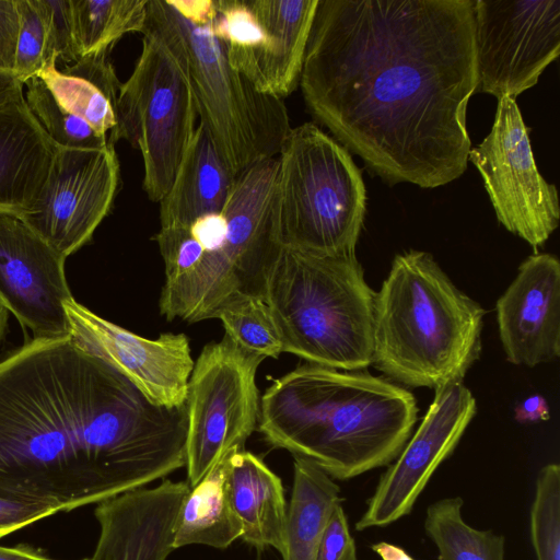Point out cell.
Here are the masks:
<instances>
[{
	"mask_svg": "<svg viewBox=\"0 0 560 560\" xmlns=\"http://www.w3.org/2000/svg\"><path fill=\"white\" fill-rule=\"evenodd\" d=\"M371 548L382 560H416L402 548L386 541L373 544Z\"/></svg>",
	"mask_w": 560,
	"mask_h": 560,
	"instance_id": "cell-39",
	"label": "cell"
},
{
	"mask_svg": "<svg viewBox=\"0 0 560 560\" xmlns=\"http://www.w3.org/2000/svg\"><path fill=\"white\" fill-rule=\"evenodd\" d=\"M417 416L412 393L388 378L306 363L266 389L258 430L271 446L348 480L393 463Z\"/></svg>",
	"mask_w": 560,
	"mask_h": 560,
	"instance_id": "cell-3",
	"label": "cell"
},
{
	"mask_svg": "<svg viewBox=\"0 0 560 560\" xmlns=\"http://www.w3.org/2000/svg\"><path fill=\"white\" fill-rule=\"evenodd\" d=\"M293 457V487L281 557L282 560H316L326 524L342 501L340 488L312 462Z\"/></svg>",
	"mask_w": 560,
	"mask_h": 560,
	"instance_id": "cell-24",
	"label": "cell"
},
{
	"mask_svg": "<svg viewBox=\"0 0 560 560\" xmlns=\"http://www.w3.org/2000/svg\"><path fill=\"white\" fill-rule=\"evenodd\" d=\"M476 93L512 97L560 52V0H474Z\"/></svg>",
	"mask_w": 560,
	"mask_h": 560,
	"instance_id": "cell-12",
	"label": "cell"
},
{
	"mask_svg": "<svg viewBox=\"0 0 560 560\" xmlns=\"http://www.w3.org/2000/svg\"><path fill=\"white\" fill-rule=\"evenodd\" d=\"M485 314L430 253L398 254L375 293L372 364L410 387L462 382L480 357Z\"/></svg>",
	"mask_w": 560,
	"mask_h": 560,
	"instance_id": "cell-4",
	"label": "cell"
},
{
	"mask_svg": "<svg viewBox=\"0 0 560 560\" xmlns=\"http://www.w3.org/2000/svg\"><path fill=\"white\" fill-rule=\"evenodd\" d=\"M314 118L389 184L464 174L474 0H318L300 82Z\"/></svg>",
	"mask_w": 560,
	"mask_h": 560,
	"instance_id": "cell-1",
	"label": "cell"
},
{
	"mask_svg": "<svg viewBox=\"0 0 560 560\" xmlns=\"http://www.w3.org/2000/svg\"><path fill=\"white\" fill-rule=\"evenodd\" d=\"M468 160L483 179L498 221L535 249L542 245L559 225L558 192L537 170L515 98L498 100L491 131Z\"/></svg>",
	"mask_w": 560,
	"mask_h": 560,
	"instance_id": "cell-11",
	"label": "cell"
},
{
	"mask_svg": "<svg viewBox=\"0 0 560 560\" xmlns=\"http://www.w3.org/2000/svg\"><path fill=\"white\" fill-rule=\"evenodd\" d=\"M108 56L109 51L81 57L61 69L51 61L37 75L65 110L107 138L117 125L121 85Z\"/></svg>",
	"mask_w": 560,
	"mask_h": 560,
	"instance_id": "cell-23",
	"label": "cell"
},
{
	"mask_svg": "<svg viewBox=\"0 0 560 560\" xmlns=\"http://www.w3.org/2000/svg\"><path fill=\"white\" fill-rule=\"evenodd\" d=\"M262 361L224 334L200 352L188 381L187 483L198 485L228 455L244 450L258 425L256 372Z\"/></svg>",
	"mask_w": 560,
	"mask_h": 560,
	"instance_id": "cell-9",
	"label": "cell"
},
{
	"mask_svg": "<svg viewBox=\"0 0 560 560\" xmlns=\"http://www.w3.org/2000/svg\"><path fill=\"white\" fill-rule=\"evenodd\" d=\"M20 31L13 73L25 84L46 63V34L35 0H16Z\"/></svg>",
	"mask_w": 560,
	"mask_h": 560,
	"instance_id": "cell-31",
	"label": "cell"
},
{
	"mask_svg": "<svg viewBox=\"0 0 560 560\" xmlns=\"http://www.w3.org/2000/svg\"><path fill=\"white\" fill-rule=\"evenodd\" d=\"M0 560H52L35 550L21 547L0 546Z\"/></svg>",
	"mask_w": 560,
	"mask_h": 560,
	"instance_id": "cell-38",
	"label": "cell"
},
{
	"mask_svg": "<svg viewBox=\"0 0 560 560\" xmlns=\"http://www.w3.org/2000/svg\"><path fill=\"white\" fill-rule=\"evenodd\" d=\"M19 31L16 0H0V71L14 70Z\"/></svg>",
	"mask_w": 560,
	"mask_h": 560,
	"instance_id": "cell-35",
	"label": "cell"
},
{
	"mask_svg": "<svg viewBox=\"0 0 560 560\" xmlns=\"http://www.w3.org/2000/svg\"><path fill=\"white\" fill-rule=\"evenodd\" d=\"M148 18L178 45L189 75L199 121L236 177L276 158L291 130L283 100L264 94L229 62L211 21L183 15L170 0H149Z\"/></svg>",
	"mask_w": 560,
	"mask_h": 560,
	"instance_id": "cell-7",
	"label": "cell"
},
{
	"mask_svg": "<svg viewBox=\"0 0 560 560\" xmlns=\"http://www.w3.org/2000/svg\"><path fill=\"white\" fill-rule=\"evenodd\" d=\"M375 293L355 254L322 256L280 246L265 287L283 352L342 371L372 364Z\"/></svg>",
	"mask_w": 560,
	"mask_h": 560,
	"instance_id": "cell-5",
	"label": "cell"
},
{
	"mask_svg": "<svg viewBox=\"0 0 560 560\" xmlns=\"http://www.w3.org/2000/svg\"><path fill=\"white\" fill-rule=\"evenodd\" d=\"M229 491L242 525L241 539L264 550H284L287 501L281 479L259 458L245 450L232 454Z\"/></svg>",
	"mask_w": 560,
	"mask_h": 560,
	"instance_id": "cell-22",
	"label": "cell"
},
{
	"mask_svg": "<svg viewBox=\"0 0 560 560\" xmlns=\"http://www.w3.org/2000/svg\"><path fill=\"white\" fill-rule=\"evenodd\" d=\"M57 512L45 503L0 497V538Z\"/></svg>",
	"mask_w": 560,
	"mask_h": 560,
	"instance_id": "cell-34",
	"label": "cell"
},
{
	"mask_svg": "<svg viewBox=\"0 0 560 560\" xmlns=\"http://www.w3.org/2000/svg\"><path fill=\"white\" fill-rule=\"evenodd\" d=\"M9 312L0 304V342L7 330Z\"/></svg>",
	"mask_w": 560,
	"mask_h": 560,
	"instance_id": "cell-40",
	"label": "cell"
},
{
	"mask_svg": "<svg viewBox=\"0 0 560 560\" xmlns=\"http://www.w3.org/2000/svg\"><path fill=\"white\" fill-rule=\"evenodd\" d=\"M65 261L20 218L0 212V304L34 340L71 336L65 303L73 296Z\"/></svg>",
	"mask_w": 560,
	"mask_h": 560,
	"instance_id": "cell-16",
	"label": "cell"
},
{
	"mask_svg": "<svg viewBox=\"0 0 560 560\" xmlns=\"http://www.w3.org/2000/svg\"><path fill=\"white\" fill-rule=\"evenodd\" d=\"M83 560H88V558H86V559H83Z\"/></svg>",
	"mask_w": 560,
	"mask_h": 560,
	"instance_id": "cell-41",
	"label": "cell"
},
{
	"mask_svg": "<svg viewBox=\"0 0 560 560\" xmlns=\"http://www.w3.org/2000/svg\"><path fill=\"white\" fill-rule=\"evenodd\" d=\"M463 499H441L427 509L424 529L439 560H504V536L468 525L462 515Z\"/></svg>",
	"mask_w": 560,
	"mask_h": 560,
	"instance_id": "cell-27",
	"label": "cell"
},
{
	"mask_svg": "<svg viewBox=\"0 0 560 560\" xmlns=\"http://www.w3.org/2000/svg\"><path fill=\"white\" fill-rule=\"evenodd\" d=\"M211 21L230 65L280 98L299 84L318 0H213Z\"/></svg>",
	"mask_w": 560,
	"mask_h": 560,
	"instance_id": "cell-10",
	"label": "cell"
},
{
	"mask_svg": "<svg viewBox=\"0 0 560 560\" xmlns=\"http://www.w3.org/2000/svg\"><path fill=\"white\" fill-rule=\"evenodd\" d=\"M225 335L246 352L265 360L283 352V341L265 295L236 293L214 313Z\"/></svg>",
	"mask_w": 560,
	"mask_h": 560,
	"instance_id": "cell-28",
	"label": "cell"
},
{
	"mask_svg": "<svg viewBox=\"0 0 560 560\" xmlns=\"http://www.w3.org/2000/svg\"><path fill=\"white\" fill-rule=\"evenodd\" d=\"M23 86L13 72L0 71V103L22 93Z\"/></svg>",
	"mask_w": 560,
	"mask_h": 560,
	"instance_id": "cell-37",
	"label": "cell"
},
{
	"mask_svg": "<svg viewBox=\"0 0 560 560\" xmlns=\"http://www.w3.org/2000/svg\"><path fill=\"white\" fill-rule=\"evenodd\" d=\"M278 159L249 166L236 176L222 209L228 234L211 276L202 320L213 318L232 295H265L266 279L279 246L270 231V203Z\"/></svg>",
	"mask_w": 560,
	"mask_h": 560,
	"instance_id": "cell-14",
	"label": "cell"
},
{
	"mask_svg": "<svg viewBox=\"0 0 560 560\" xmlns=\"http://www.w3.org/2000/svg\"><path fill=\"white\" fill-rule=\"evenodd\" d=\"M419 428L381 476L357 530L384 527L406 516L438 467L454 452L476 415V399L463 382L434 389Z\"/></svg>",
	"mask_w": 560,
	"mask_h": 560,
	"instance_id": "cell-15",
	"label": "cell"
},
{
	"mask_svg": "<svg viewBox=\"0 0 560 560\" xmlns=\"http://www.w3.org/2000/svg\"><path fill=\"white\" fill-rule=\"evenodd\" d=\"M35 3L46 34V63L58 59L77 61L70 0H35Z\"/></svg>",
	"mask_w": 560,
	"mask_h": 560,
	"instance_id": "cell-32",
	"label": "cell"
},
{
	"mask_svg": "<svg viewBox=\"0 0 560 560\" xmlns=\"http://www.w3.org/2000/svg\"><path fill=\"white\" fill-rule=\"evenodd\" d=\"M365 211L366 189L349 151L313 122L291 128L270 203L276 244L322 256L355 254Z\"/></svg>",
	"mask_w": 560,
	"mask_h": 560,
	"instance_id": "cell-6",
	"label": "cell"
},
{
	"mask_svg": "<svg viewBox=\"0 0 560 560\" xmlns=\"http://www.w3.org/2000/svg\"><path fill=\"white\" fill-rule=\"evenodd\" d=\"M506 360L534 368L560 355V262L551 254L528 256L495 303Z\"/></svg>",
	"mask_w": 560,
	"mask_h": 560,
	"instance_id": "cell-18",
	"label": "cell"
},
{
	"mask_svg": "<svg viewBox=\"0 0 560 560\" xmlns=\"http://www.w3.org/2000/svg\"><path fill=\"white\" fill-rule=\"evenodd\" d=\"M57 150L23 92L0 103V212L21 218L35 207Z\"/></svg>",
	"mask_w": 560,
	"mask_h": 560,
	"instance_id": "cell-20",
	"label": "cell"
},
{
	"mask_svg": "<svg viewBox=\"0 0 560 560\" xmlns=\"http://www.w3.org/2000/svg\"><path fill=\"white\" fill-rule=\"evenodd\" d=\"M235 178L199 121L160 201V229L187 228L201 215L221 212Z\"/></svg>",
	"mask_w": 560,
	"mask_h": 560,
	"instance_id": "cell-21",
	"label": "cell"
},
{
	"mask_svg": "<svg viewBox=\"0 0 560 560\" xmlns=\"http://www.w3.org/2000/svg\"><path fill=\"white\" fill-rule=\"evenodd\" d=\"M232 454L189 489L178 512L174 550L189 545L225 549L241 538L242 525L233 510L229 491Z\"/></svg>",
	"mask_w": 560,
	"mask_h": 560,
	"instance_id": "cell-25",
	"label": "cell"
},
{
	"mask_svg": "<svg viewBox=\"0 0 560 560\" xmlns=\"http://www.w3.org/2000/svg\"><path fill=\"white\" fill-rule=\"evenodd\" d=\"M26 85L25 101L45 130L58 148L102 149L110 144L108 138L95 131L88 122L65 110L39 77L30 79Z\"/></svg>",
	"mask_w": 560,
	"mask_h": 560,
	"instance_id": "cell-29",
	"label": "cell"
},
{
	"mask_svg": "<svg viewBox=\"0 0 560 560\" xmlns=\"http://www.w3.org/2000/svg\"><path fill=\"white\" fill-rule=\"evenodd\" d=\"M550 417L546 399L540 395H532L525 398L515 408V419L518 422H535L547 420Z\"/></svg>",
	"mask_w": 560,
	"mask_h": 560,
	"instance_id": "cell-36",
	"label": "cell"
},
{
	"mask_svg": "<svg viewBox=\"0 0 560 560\" xmlns=\"http://www.w3.org/2000/svg\"><path fill=\"white\" fill-rule=\"evenodd\" d=\"M65 310L71 337L117 369L150 401L170 408L186 404L195 363L186 335L144 338L104 319L73 298L65 303Z\"/></svg>",
	"mask_w": 560,
	"mask_h": 560,
	"instance_id": "cell-17",
	"label": "cell"
},
{
	"mask_svg": "<svg viewBox=\"0 0 560 560\" xmlns=\"http://www.w3.org/2000/svg\"><path fill=\"white\" fill-rule=\"evenodd\" d=\"M187 408L163 407L71 336L0 360V497L71 511L186 464Z\"/></svg>",
	"mask_w": 560,
	"mask_h": 560,
	"instance_id": "cell-2",
	"label": "cell"
},
{
	"mask_svg": "<svg viewBox=\"0 0 560 560\" xmlns=\"http://www.w3.org/2000/svg\"><path fill=\"white\" fill-rule=\"evenodd\" d=\"M529 532L537 560H560V466L547 464L536 479Z\"/></svg>",
	"mask_w": 560,
	"mask_h": 560,
	"instance_id": "cell-30",
	"label": "cell"
},
{
	"mask_svg": "<svg viewBox=\"0 0 560 560\" xmlns=\"http://www.w3.org/2000/svg\"><path fill=\"white\" fill-rule=\"evenodd\" d=\"M119 185L113 144L58 148L35 207L20 219L67 258L85 245L109 213Z\"/></svg>",
	"mask_w": 560,
	"mask_h": 560,
	"instance_id": "cell-13",
	"label": "cell"
},
{
	"mask_svg": "<svg viewBox=\"0 0 560 560\" xmlns=\"http://www.w3.org/2000/svg\"><path fill=\"white\" fill-rule=\"evenodd\" d=\"M142 48L121 83L110 144L125 139L143 160V189L160 202L172 186L194 135L197 105L183 54L172 35L147 15Z\"/></svg>",
	"mask_w": 560,
	"mask_h": 560,
	"instance_id": "cell-8",
	"label": "cell"
},
{
	"mask_svg": "<svg viewBox=\"0 0 560 560\" xmlns=\"http://www.w3.org/2000/svg\"><path fill=\"white\" fill-rule=\"evenodd\" d=\"M78 59L110 51L127 33H142L149 0H70Z\"/></svg>",
	"mask_w": 560,
	"mask_h": 560,
	"instance_id": "cell-26",
	"label": "cell"
},
{
	"mask_svg": "<svg viewBox=\"0 0 560 560\" xmlns=\"http://www.w3.org/2000/svg\"><path fill=\"white\" fill-rule=\"evenodd\" d=\"M316 560H357L354 539L341 503L336 505L326 524Z\"/></svg>",
	"mask_w": 560,
	"mask_h": 560,
	"instance_id": "cell-33",
	"label": "cell"
},
{
	"mask_svg": "<svg viewBox=\"0 0 560 560\" xmlns=\"http://www.w3.org/2000/svg\"><path fill=\"white\" fill-rule=\"evenodd\" d=\"M189 489L187 482L166 479L98 503L100 536L88 560H166Z\"/></svg>",
	"mask_w": 560,
	"mask_h": 560,
	"instance_id": "cell-19",
	"label": "cell"
}]
</instances>
